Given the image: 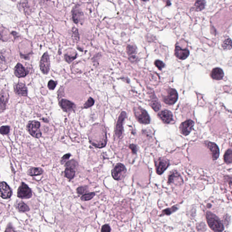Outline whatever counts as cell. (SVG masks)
Here are the masks:
<instances>
[{
    "mask_svg": "<svg viewBox=\"0 0 232 232\" xmlns=\"http://www.w3.org/2000/svg\"><path fill=\"white\" fill-rule=\"evenodd\" d=\"M206 218L208 224L211 229L215 232H222L224 227L221 220L215 214L210 211H207L206 214Z\"/></svg>",
    "mask_w": 232,
    "mask_h": 232,
    "instance_id": "obj_1",
    "label": "cell"
},
{
    "mask_svg": "<svg viewBox=\"0 0 232 232\" xmlns=\"http://www.w3.org/2000/svg\"><path fill=\"white\" fill-rule=\"evenodd\" d=\"M133 111L135 117L139 122L144 124L150 123V119L149 116L146 110L140 107H135Z\"/></svg>",
    "mask_w": 232,
    "mask_h": 232,
    "instance_id": "obj_2",
    "label": "cell"
},
{
    "mask_svg": "<svg viewBox=\"0 0 232 232\" xmlns=\"http://www.w3.org/2000/svg\"><path fill=\"white\" fill-rule=\"evenodd\" d=\"M40 126H41V124L39 122L36 121H32L29 122L27 126V128L29 134L32 137L36 138H41L42 135V132L40 130Z\"/></svg>",
    "mask_w": 232,
    "mask_h": 232,
    "instance_id": "obj_3",
    "label": "cell"
},
{
    "mask_svg": "<svg viewBox=\"0 0 232 232\" xmlns=\"http://www.w3.org/2000/svg\"><path fill=\"white\" fill-rule=\"evenodd\" d=\"M127 172L126 167L121 163H118L112 171V175L114 180L120 181L125 176Z\"/></svg>",
    "mask_w": 232,
    "mask_h": 232,
    "instance_id": "obj_4",
    "label": "cell"
},
{
    "mask_svg": "<svg viewBox=\"0 0 232 232\" xmlns=\"http://www.w3.org/2000/svg\"><path fill=\"white\" fill-rule=\"evenodd\" d=\"M156 169V173L161 175L170 165V162L168 159L164 157H160L155 160Z\"/></svg>",
    "mask_w": 232,
    "mask_h": 232,
    "instance_id": "obj_5",
    "label": "cell"
},
{
    "mask_svg": "<svg viewBox=\"0 0 232 232\" xmlns=\"http://www.w3.org/2000/svg\"><path fill=\"white\" fill-rule=\"evenodd\" d=\"M178 94L176 90L173 88H169L167 90L166 95L162 97L163 102L168 105H173L177 101Z\"/></svg>",
    "mask_w": 232,
    "mask_h": 232,
    "instance_id": "obj_6",
    "label": "cell"
},
{
    "mask_svg": "<svg viewBox=\"0 0 232 232\" xmlns=\"http://www.w3.org/2000/svg\"><path fill=\"white\" fill-rule=\"evenodd\" d=\"M32 192L27 185L22 182L17 191V196L20 198L29 199L32 196Z\"/></svg>",
    "mask_w": 232,
    "mask_h": 232,
    "instance_id": "obj_7",
    "label": "cell"
},
{
    "mask_svg": "<svg viewBox=\"0 0 232 232\" xmlns=\"http://www.w3.org/2000/svg\"><path fill=\"white\" fill-rule=\"evenodd\" d=\"M194 126V122L191 120H188L182 122L180 125V131L184 136H187L192 130Z\"/></svg>",
    "mask_w": 232,
    "mask_h": 232,
    "instance_id": "obj_8",
    "label": "cell"
},
{
    "mask_svg": "<svg viewBox=\"0 0 232 232\" xmlns=\"http://www.w3.org/2000/svg\"><path fill=\"white\" fill-rule=\"evenodd\" d=\"M40 69L43 73L47 74L50 70V61L49 55L47 52L45 53L42 56L40 61Z\"/></svg>",
    "mask_w": 232,
    "mask_h": 232,
    "instance_id": "obj_9",
    "label": "cell"
},
{
    "mask_svg": "<svg viewBox=\"0 0 232 232\" xmlns=\"http://www.w3.org/2000/svg\"><path fill=\"white\" fill-rule=\"evenodd\" d=\"M12 194V190L7 183L0 182V197L5 199H9L11 196Z\"/></svg>",
    "mask_w": 232,
    "mask_h": 232,
    "instance_id": "obj_10",
    "label": "cell"
},
{
    "mask_svg": "<svg viewBox=\"0 0 232 232\" xmlns=\"http://www.w3.org/2000/svg\"><path fill=\"white\" fill-rule=\"evenodd\" d=\"M126 117V113L122 112L119 116L115 129V134L117 137L120 138L122 135L123 132V123Z\"/></svg>",
    "mask_w": 232,
    "mask_h": 232,
    "instance_id": "obj_11",
    "label": "cell"
},
{
    "mask_svg": "<svg viewBox=\"0 0 232 232\" xmlns=\"http://www.w3.org/2000/svg\"><path fill=\"white\" fill-rule=\"evenodd\" d=\"M206 143L207 147L211 151L213 160L214 161L217 160L219 155V150L217 145L214 142H206Z\"/></svg>",
    "mask_w": 232,
    "mask_h": 232,
    "instance_id": "obj_12",
    "label": "cell"
},
{
    "mask_svg": "<svg viewBox=\"0 0 232 232\" xmlns=\"http://www.w3.org/2000/svg\"><path fill=\"white\" fill-rule=\"evenodd\" d=\"M60 105L64 112H71L74 111L76 108V106L73 103L67 99H63L61 100Z\"/></svg>",
    "mask_w": 232,
    "mask_h": 232,
    "instance_id": "obj_13",
    "label": "cell"
},
{
    "mask_svg": "<svg viewBox=\"0 0 232 232\" xmlns=\"http://www.w3.org/2000/svg\"><path fill=\"white\" fill-rule=\"evenodd\" d=\"M158 117L165 124L170 123L173 120V115L169 110H164L158 113Z\"/></svg>",
    "mask_w": 232,
    "mask_h": 232,
    "instance_id": "obj_14",
    "label": "cell"
},
{
    "mask_svg": "<svg viewBox=\"0 0 232 232\" xmlns=\"http://www.w3.org/2000/svg\"><path fill=\"white\" fill-rule=\"evenodd\" d=\"M190 52L186 49H182L180 46H176L175 50V54L179 60H184L189 56Z\"/></svg>",
    "mask_w": 232,
    "mask_h": 232,
    "instance_id": "obj_15",
    "label": "cell"
},
{
    "mask_svg": "<svg viewBox=\"0 0 232 232\" xmlns=\"http://www.w3.org/2000/svg\"><path fill=\"white\" fill-rule=\"evenodd\" d=\"M15 93L16 94L22 96H26L27 95V88L26 85L23 83H19L15 86Z\"/></svg>",
    "mask_w": 232,
    "mask_h": 232,
    "instance_id": "obj_16",
    "label": "cell"
},
{
    "mask_svg": "<svg viewBox=\"0 0 232 232\" xmlns=\"http://www.w3.org/2000/svg\"><path fill=\"white\" fill-rule=\"evenodd\" d=\"M14 73L15 75L18 78H23L27 74L25 68L20 63H18L15 67Z\"/></svg>",
    "mask_w": 232,
    "mask_h": 232,
    "instance_id": "obj_17",
    "label": "cell"
},
{
    "mask_svg": "<svg viewBox=\"0 0 232 232\" xmlns=\"http://www.w3.org/2000/svg\"><path fill=\"white\" fill-rule=\"evenodd\" d=\"M211 77L215 80H221L224 76V73L222 69L219 68H215L211 72Z\"/></svg>",
    "mask_w": 232,
    "mask_h": 232,
    "instance_id": "obj_18",
    "label": "cell"
},
{
    "mask_svg": "<svg viewBox=\"0 0 232 232\" xmlns=\"http://www.w3.org/2000/svg\"><path fill=\"white\" fill-rule=\"evenodd\" d=\"M206 6V0H196L192 10L196 11H201L205 8Z\"/></svg>",
    "mask_w": 232,
    "mask_h": 232,
    "instance_id": "obj_19",
    "label": "cell"
},
{
    "mask_svg": "<svg viewBox=\"0 0 232 232\" xmlns=\"http://www.w3.org/2000/svg\"><path fill=\"white\" fill-rule=\"evenodd\" d=\"M224 162L227 164H230L232 162V151L231 149H228L224 154Z\"/></svg>",
    "mask_w": 232,
    "mask_h": 232,
    "instance_id": "obj_20",
    "label": "cell"
},
{
    "mask_svg": "<svg viewBox=\"0 0 232 232\" xmlns=\"http://www.w3.org/2000/svg\"><path fill=\"white\" fill-rule=\"evenodd\" d=\"M43 171L41 168H36L33 167L29 169L28 171V174L30 176H36L42 174Z\"/></svg>",
    "mask_w": 232,
    "mask_h": 232,
    "instance_id": "obj_21",
    "label": "cell"
},
{
    "mask_svg": "<svg viewBox=\"0 0 232 232\" xmlns=\"http://www.w3.org/2000/svg\"><path fill=\"white\" fill-rule=\"evenodd\" d=\"M75 172L74 169L71 168H66L64 171V175L69 180L73 179L75 176Z\"/></svg>",
    "mask_w": 232,
    "mask_h": 232,
    "instance_id": "obj_22",
    "label": "cell"
},
{
    "mask_svg": "<svg viewBox=\"0 0 232 232\" xmlns=\"http://www.w3.org/2000/svg\"><path fill=\"white\" fill-rule=\"evenodd\" d=\"M150 106L156 112L159 111V109L161 108V104H160V103H159L156 97H156L154 98H152V99H151V102H150Z\"/></svg>",
    "mask_w": 232,
    "mask_h": 232,
    "instance_id": "obj_23",
    "label": "cell"
},
{
    "mask_svg": "<svg viewBox=\"0 0 232 232\" xmlns=\"http://www.w3.org/2000/svg\"><path fill=\"white\" fill-rule=\"evenodd\" d=\"M178 209V207L176 206H173L171 208H167L164 210H162L161 216L164 215H169L175 212Z\"/></svg>",
    "mask_w": 232,
    "mask_h": 232,
    "instance_id": "obj_24",
    "label": "cell"
},
{
    "mask_svg": "<svg viewBox=\"0 0 232 232\" xmlns=\"http://www.w3.org/2000/svg\"><path fill=\"white\" fill-rule=\"evenodd\" d=\"M82 15H83L82 12H80L79 11L75 10L73 13V19L75 23H78L79 22L80 17Z\"/></svg>",
    "mask_w": 232,
    "mask_h": 232,
    "instance_id": "obj_25",
    "label": "cell"
},
{
    "mask_svg": "<svg viewBox=\"0 0 232 232\" xmlns=\"http://www.w3.org/2000/svg\"><path fill=\"white\" fill-rule=\"evenodd\" d=\"M222 47L224 50H229L232 48V41L231 39L227 38L226 39L222 44Z\"/></svg>",
    "mask_w": 232,
    "mask_h": 232,
    "instance_id": "obj_26",
    "label": "cell"
},
{
    "mask_svg": "<svg viewBox=\"0 0 232 232\" xmlns=\"http://www.w3.org/2000/svg\"><path fill=\"white\" fill-rule=\"evenodd\" d=\"M95 196L94 192H90L85 194L81 197V200L83 201H88L91 200Z\"/></svg>",
    "mask_w": 232,
    "mask_h": 232,
    "instance_id": "obj_27",
    "label": "cell"
},
{
    "mask_svg": "<svg viewBox=\"0 0 232 232\" xmlns=\"http://www.w3.org/2000/svg\"><path fill=\"white\" fill-rule=\"evenodd\" d=\"M17 208L19 211L21 212H27L29 211V209L27 206L23 202H20L18 204Z\"/></svg>",
    "mask_w": 232,
    "mask_h": 232,
    "instance_id": "obj_28",
    "label": "cell"
},
{
    "mask_svg": "<svg viewBox=\"0 0 232 232\" xmlns=\"http://www.w3.org/2000/svg\"><path fill=\"white\" fill-rule=\"evenodd\" d=\"M78 165V164L76 161L73 160V159L67 162L65 165L66 168H71L73 169L74 168H76Z\"/></svg>",
    "mask_w": 232,
    "mask_h": 232,
    "instance_id": "obj_29",
    "label": "cell"
},
{
    "mask_svg": "<svg viewBox=\"0 0 232 232\" xmlns=\"http://www.w3.org/2000/svg\"><path fill=\"white\" fill-rule=\"evenodd\" d=\"M7 97H5V95L2 94L0 96V109L3 110L6 106V103L7 102Z\"/></svg>",
    "mask_w": 232,
    "mask_h": 232,
    "instance_id": "obj_30",
    "label": "cell"
},
{
    "mask_svg": "<svg viewBox=\"0 0 232 232\" xmlns=\"http://www.w3.org/2000/svg\"><path fill=\"white\" fill-rule=\"evenodd\" d=\"M127 51L128 55H132L136 53V48L133 45H128L127 47Z\"/></svg>",
    "mask_w": 232,
    "mask_h": 232,
    "instance_id": "obj_31",
    "label": "cell"
},
{
    "mask_svg": "<svg viewBox=\"0 0 232 232\" xmlns=\"http://www.w3.org/2000/svg\"><path fill=\"white\" fill-rule=\"evenodd\" d=\"M94 99L92 97H90V98H88L87 101L85 103L83 108H89V107H91L92 106L94 105Z\"/></svg>",
    "mask_w": 232,
    "mask_h": 232,
    "instance_id": "obj_32",
    "label": "cell"
},
{
    "mask_svg": "<svg viewBox=\"0 0 232 232\" xmlns=\"http://www.w3.org/2000/svg\"><path fill=\"white\" fill-rule=\"evenodd\" d=\"M10 132V127L9 126H2L0 128V133L2 135H7Z\"/></svg>",
    "mask_w": 232,
    "mask_h": 232,
    "instance_id": "obj_33",
    "label": "cell"
},
{
    "mask_svg": "<svg viewBox=\"0 0 232 232\" xmlns=\"http://www.w3.org/2000/svg\"><path fill=\"white\" fill-rule=\"evenodd\" d=\"M77 193L79 195H83L88 191L87 186H80L77 189Z\"/></svg>",
    "mask_w": 232,
    "mask_h": 232,
    "instance_id": "obj_34",
    "label": "cell"
},
{
    "mask_svg": "<svg viewBox=\"0 0 232 232\" xmlns=\"http://www.w3.org/2000/svg\"><path fill=\"white\" fill-rule=\"evenodd\" d=\"M154 64L159 70H162L165 67L164 63L160 60H156L154 62Z\"/></svg>",
    "mask_w": 232,
    "mask_h": 232,
    "instance_id": "obj_35",
    "label": "cell"
},
{
    "mask_svg": "<svg viewBox=\"0 0 232 232\" xmlns=\"http://www.w3.org/2000/svg\"><path fill=\"white\" fill-rule=\"evenodd\" d=\"M56 85H57V82L55 81H53V80H50L48 84V87L50 90H54L56 87Z\"/></svg>",
    "mask_w": 232,
    "mask_h": 232,
    "instance_id": "obj_36",
    "label": "cell"
},
{
    "mask_svg": "<svg viewBox=\"0 0 232 232\" xmlns=\"http://www.w3.org/2000/svg\"><path fill=\"white\" fill-rule=\"evenodd\" d=\"M76 56H74V55L72 56V55H68L67 54L64 55V59H65V60L69 63L71 62L74 59H76Z\"/></svg>",
    "mask_w": 232,
    "mask_h": 232,
    "instance_id": "obj_37",
    "label": "cell"
},
{
    "mask_svg": "<svg viewBox=\"0 0 232 232\" xmlns=\"http://www.w3.org/2000/svg\"><path fill=\"white\" fill-rule=\"evenodd\" d=\"M71 156V155L70 153H68V154L64 155L61 158V163L62 164H63L67 160H69V158H70V157Z\"/></svg>",
    "mask_w": 232,
    "mask_h": 232,
    "instance_id": "obj_38",
    "label": "cell"
},
{
    "mask_svg": "<svg viewBox=\"0 0 232 232\" xmlns=\"http://www.w3.org/2000/svg\"><path fill=\"white\" fill-rule=\"evenodd\" d=\"M111 229L110 226L108 224H105L102 227L101 232H109L111 231Z\"/></svg>",
    "mask_w": 232,
    "mask_h": 232,
    "instance_id": "obj_39",
    "label": "cell"
},
{
    "mask_svg": "<svg viewBox=\"0 0 232 232\" xmlns=\"http://www.w3.org/2000/svg\"><path fill=\"white\" fill-rule=\"evenodd\" d=\"M129 148L131 150L132 153L133 154H136L138 151V147L136 145L134 144H131L129 146Z\"/></svg>",
    "mask_w": 232,
    "mask_h": 232,
    "instance_id": "obj_40",
    "label": "cell"
},
{
    "mask_svg": "<svg viewBox=\"0 0 232 232\" xmlns=\"http://www.w3.org/2000/svg\"><path fill=\"white\" fill-rule=\"evenodd\" d=\"M141 1H144V2H146V1H148V0H141Z\"/></svg>",
    "mask_w": 232,
    "mask_h": 232,
    "instance_id": "obj_41",
    "label": "cell"
},
{
    "mask_svg": "<svg viewBox=\"0 0 232 232\" xmlns=\"http://www.w3.org/2000/svg\"><path fill=\"white\" fill-rule=\"evenodd\" d=\"M46 1H49V0H46Z\"/></svg>",
    "mask_w": 232,
    "mask_h": 232,
    "instance_id": "obj_42",
    "label": "cell"
}]
</instances>
